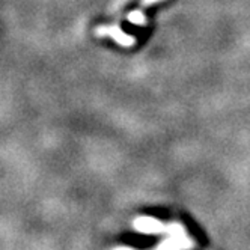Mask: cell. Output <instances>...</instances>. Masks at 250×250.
<instances>
[{"label": "cell", "instance_id": "8992f818", "mask_svg": "<svg viewBox=\"0 0 250 250\" xmlns=\"http://www.w3.org/2000/svg\"><path fill=\"white\" fill-rule=\"evenodd\" d=\"M157 2H160V0H142V5H144V6H148V5H154V3H157Z\"/></svg>", "mask_w": 250, "mask_h": 250}, {"label": "cell", "instance_id": "7a4b0ae2", "mask_svg": "<svg viewBox=\"0 0 250 250\" xmlns=\"http://www.w3.org/2000/svg\"><path fill=\"white\" fill-rule=\"evenodd\" d=\"M134 228L140 232H146V234H154V232L165 230L162 223L151 217H137L134 220Z\"/></svg>", "mask_w": 250, "mask_h": 250}, {"label": "cell", "instance_id": "5b68a950", "mask_svg": "<svg viewBox=\"0 0 250 250\" xmlns=\"http://www.w3.org/2000/svg\"><path fill=\"white\" fill-rule=\"evenodd\" d=\"M169 232H172L173 235H181L183 232H184V229H183L180 225H172V226L169 228Z\"/></svg>", "mask_w": 250, "mask_h": 250}, {"label": "cell", "instance_id": "3957f363", "mask_svg": "<svg viewBox=\"0 0 250 250\" xmlns=\"http://www.w3.org/2000/svg\"><path fill=\"white\" fill-rule=\"evenodd\" d=\"M191 243L187 238H181V235H173L170 240L162 244V247H190Z\"/></svg>", "mask_w": 250, "mask_h": 250}, {"label": "cell", "instance_id": "6da1fadb", "mask_svg": "<svg viewBox=\"0 0 250 250\" xmlns=\"http://www.w3.org/2000/svg\"><path fill=\"white\" fill-rule=\"evenodd\" d=\"M95 35H97V37H110L118 44H121L122 47H131V45L136 44V40L133 37H130V35L122 32L116 26H100V27L95 29Z\"/></svg>", "mask_w": 250, "mask_h": 250}, {"label": "cell", "instance_id": "277c9868", "mask_svg": "<svg viewBox=\"0 0 250 250\" xmlns=\"http://www.w3.org/2000/svg\"><path fill=\"white\" fill-rule=\"evenodd\" d=\"M127 20L133 24H137V26H144L146 24V17L142 14V11H133L127 15Z\"/></svg>", "mask_w": 250, "mask_h": 250}]
</instances>
